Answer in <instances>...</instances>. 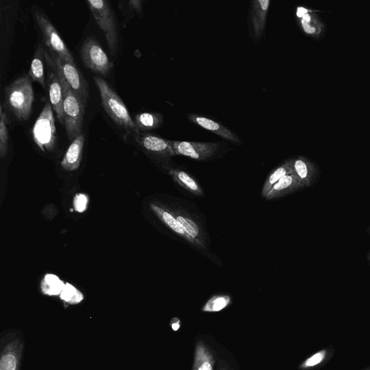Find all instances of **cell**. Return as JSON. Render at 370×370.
<instances>
[{
	"mask_svg": "<svg viewBox=\"0 0 370 370\" xmlns=\"http://www.w3.org/2000/svg\"><path fill=\"white\" fill-rule=\"evenodd\" d=\"M229 295H215L211 297L203 306L202 311L205 312H218L227 308L231 304Z\"/></svg>",
	"mask_w": 370,
	"mask_h": 370,
	"instance_id": "cell-26",
	"label": "cell"
},
{
	"mask_svg": "<svg viewBox=\"0 0 370 370\" xmlns=\"http://www.w3.org/2000/svg\"><path fill=\"white\" fill-rule=\"evenodd\" d=\"M45 49L41 43L36 46L34 56L31 64L29 76L32 81L38 83L43 88L46 87L44 73Z\"/></svg>",
	"mask_w": 370,
	"mask_h": 370,
	"instance_id": "cell-19",
	"label": "cell"
},
{
	"mask_svg": "<svg viewBox=\"0 0 370 370\" xmlns=\"http://www.w3.org/2000/svg\"><path fill=\"white\" fill-rule=\"evenodd\" d=\"M327 356V351L322 350L321 351L317 352L312 356L307 359L300 366L301 369H306L309 368H312L316 366H318L323 363Z\"/></svg>",
	"mask_w": 370,
	"mask_h": 370,
	"instance_id": "cell-29",
	"label": "cell"
},
{
	"mask_svg": "<svg viewBox=\"0 0 370 370\" xmlns=\"http://www.w3.org/2000/svg\"><path fill=\"white\" fill-rule=\"evenodd\" d=\"M215 359L202 342H198L195 353L192 370H214Z\"/></svg>",
	"mask_w": 370,
	"mask_h": 370,
	"instance_id": "cell-22",
	"label": "cell"
},
{
	"mask_svg": "<svg viewBox=\"0 0 370 370\" xmlns=\"http://www.w3.org/2000/svg\"><path fill=\"white\" fill-rule=\"evenodd\" d=\"M302 25L306 33L310 34L314 33L315 29L314 28L311 27L308 23H306L304 21H302Z\"/></svg>",
	"mask_w": 370,
	"mask_h": 370,
	"instance_id": "cell-33",
	"label": "cell"
},
{
	"mask_svg": "<svg viewBox=\"0 0 370 370\" xmlns=\"http://www.w3.org/2000/svg\"><path fill=\"white\" fill-rule=\"evenodd\" d=\"M34 98L32 80L29 75L21 76L5 88V108L19 122L29 119Z\"/></svg>",
	"mask_w": 370,
	"mask_h": 370,
	"instance_id": "cell-1",
	"label": "cell"
},
{
	"mask_svg": "<svg viewBox=\"0 0 370 370\" xmlns=\"http://www.w3.org/2000/svg\"><path fill=\"white\" fill-rule=\"evenodd\" d=\"M34 16L48 51L67 62L76 63L71 51L48 16L38 11L34 12Z\"/></svg>",
	"mask_w": 370,
	"mask_h": 370,
	"instance_id": "cell-7",
	"label": "cell"
},
{
	"mask_svg": "<svg viewBox=\"0 0 370 370\" xmlns=\"http://www.w3.org/2000/svg\"><path fill=\"white\" fill-rule=\"evenodd\" d=\"M165 168L169 175L180 187L195 195L202 196L204 195L199 183L190 174L180 168L172 167L170 165Z\"/></svg>",
	"mask_w": 370,
	"mask_h": 370,
	"instance_id": "cell-17",
	"label": "cell"
},
{
	"mask_svg": "<svg viewBox=\"0 0 370 370\" xmlns=\"http://www.w3.org/2000/svg\"><path fill=\"white\" fill-rule=\"evenodd\" d=\"M86 4L97 25L104 34L112 54L116 56L120 35L116 16L111 4L105 0H88Z\"/></svg>",
	"mask_w": 370,
	"mask_h": 370,
	"instance_id": "cell-4",
	"label": "cell"
},
{
	"mask_svg": "<svg viewBox=\"0 0 370 370\" xmlns=\"http://www.w3.org/2000/svg\"><path fill=\"white\" fill-rule=\"evenodd\" d=\"M45 63L47 71L46 84L48 86L49 101L53 110L56 112L59 122L64 125L63 90L57 67L53 62L49 52H44Z\"/></svg>",
	"mask_w": 370,
	"mask_h": 370,
	"instance_id": "cell-8",
	"label": "cell"
},
{
	"mask_svg": "<svg viewBox=\"0 0 370 370\" xmlns=\"http://www.w3.org/2000/svg\"><path fill=\"white\" fill-rule=\"evenodd\" d=\"M49 54L53 62L55 63L73 92L87 106L89 97L88 86L83 74L77 68L76 63L67 62L61 59L55 53L49 51Z\"/></svg>",
	"mask_w": 370,
	"mask_h": 370,
	"instance_id": "cell-9",
	"label": "cell"
},
{
	"mask_svg": "<svg viewBox=\"0 0 370 370\" xmlns=\"http://www.w3.org/2000/svg\"><path fill=\"white\" fill-rule=\"evenodd\" d=\"M150 207L157 217L160 219L168 228L194 245L191 238L187 235L183 227L180 225L173 211H170L167 208L158 205L155 203H150Z\"/></svg>",
	"mask_w": 370,
	"mask_h": 370,
	"instance_id": "cell-18",
	"label": "cell"
},
{
	"mask_svg": "<svg viewBox=\"0 0 370 370\" xmlns=\"http://www.w3.org/2000/svg\"><path fill=\"white\" fill-rule=\"evenodd\" d=\"M88 196L84 193H78L73 199V207L76 212L84 213L88 209Z\"/></svg>",
	"mask_w": 370,
	"mask_h": 370,
	"instance_id": "cell-30",
	"label": "cell"
},
{
	"mask_svg": "<svg viewBox=\"0 0 370 370\" xmlns=\"http://www.w3.org/2000/svg\"><path fill=\"white\" fill-rule=\"evenodd\" d=\"M170 326L174 332H178L181 327V322L178 318H174L171 322Z\"/></svg>",
	"mask_w": 370,
	"mask_h": 370,
	"instance_id": "cell-32",
	"label": "cell"
},
{
	"mask_svg": "<svg viewBox=\"0 0 370 370\" xmlns=\"http://www.w3.org/2000/svg\"><path fill=\"white\" fill-rule=\"evenodd\" d=\"M140 132L160 128L164 123V116L156 113H142L138 114L134 120Z\"/></svg>",
	"mask_w": 370,
	"mask_h": 370,
	"instance_id": "cell-21",
	"label": "cell"
},
{
	"mask_svg": "<svg viewBox=\"0 0 370 370\" xmlns=\"http://www.w3.org/2000/svg\"><path fill=\"white\" fill-rule=\"evenodd\" d=\"M60 297L65 303L72 305L80 304L84 299L83 293L70 283L66 284Z\"/></svg>",
	"mask_w": 370,
	"mask_h": 370,
	"instance_id": "cell-27",
	"label": "cell"
},
{
	"mask_svg": "<svg viewBox=\"0 0 370 370\" xmlns=\"http://www.w3.org/2000/svg\"><path fill=\"white\" fill-rule=\"evenodd\" d=\"M301 184L294 174L282 178L271 190L267 200H274L285 196L294 190L297 189Z\"/></svg>",
	"mask_w": 370,
	"mask_h": 370,
	"instance_id": "cell-20",
	"label": "cell"
},
{
	"mask_svg": "<svg viewBox=\"0 0 370 370\" xmlns=\"http://www.w3.org/2000/svg\"><path fill=\"white\" fill-rule=\"evenodd\" d=\"M292 163L293 174L295 175L300 184L305 181L309 175L308 167L302 160H297Z\"/></svg>",
	"mask_w": 370,
	"mask_h": 370,
	"instance_id": "cell-28",
	"label": "cell"
},
{
	"mask_svg": "<svg viewBox=\"0 0 370 370\" xmlns=\"http://www.w3.org/2000/svg\"><path fill=\"white\" fill-rule=\"evenodd\" d=\"M270 0H255L251 3L250 30L255 42H259L265 31Z\"/></svg>",
	"mask_w": 370,
	"mask_h": 370,
	"instance_id": "cell-13",
	"label": "cell"
},
{
	"mask_svg": "<svg viewBox=\"0 0 370 370\" xmlns=\"http://www.w3.org/2000/svg\"><path fill=\"white\" fill-rule=\"evenodd\" d=\"M175 155L186 156L197 161H207L218 152L220 143L171 141Z\"/></svg>",
	"mask_w": 370,
	"mask_h": 370,
	"instance_id": "cell-10",
	"label": "cell"
},
{
	"mask_svg": "<svg viewBox=\"0 0 370 370\" xmlns=\"http://www.w3.org/2000/svg\"><path fill=\"white\" fill-rule=\"evenodd\" d=\"M293 174L292 163L287 162L274 170L267 178L262 190V196L267 197L272 187L284 177Z\"/></svg>",
	"mask_w": 370,
	"mask_h": 370,
	"instance_id": "cell-24",
	"label": "cell"
},
{
	"mask_svg": "<svg viewBox=\"0 0 370 370\" xmlns=\"http://www.w3.org/2000/svg\"><path fill=\"white\" fill-rule=\"evenodd\" d=\"M308 11L302 7L297 9V15L299 18H302L305 14H307Z\"/></svg>",
	"mask_w": 370,
	"mask_h": 370,
	"instance_id": "cell-34",
	"label": "cell"
},
{
	"mask_svg": "<svg viewBox=\"0 0 370 370\" xmlns=\"http://www.w3.org/2000/svg\"><path fill=\"white\" fill-rule=\"evenodd\" d=\"M51 103H46L32 128L34 141L43 152L52 151L56 143V127Z\"/></svg>",
	"mask_w": 370,
	"mask_h": 370,
	"instance_id": "cell-5",
	"label": "cell"
},
{
	"mask_svg": "<svg viewBox=\"0 0 370 370\" xmlns=\"http://www.w3.org/2000/svg\"><path fill=\"white\" fill-rule=\"evenodd\" d=\"M24 341L17 336H7L2 340L0 370H19Z\"/></svg>",
	"mask_w": 370,
	"mask_h": 370,
	"instance_id": "cell-12",
	"label": "cell"
},
{
	"mask_svg": "<svg viewBox=\"0 0 370 370\" xmlns=\"http://www.w3.org/2000/svg\"><path fill=\"white\" fill-rule=\"evenodd\" d=\"M81 58L85 67L90 71L108 76L113 63L99 42L93 37L87 38L81 48Z\"/></svg>",
	"mask_w": 370,
	"mask_h": 370,
	"instance_id": "cell-6",
	"label": "cell"
},
{
	"mask_svg": "<svg viewBox=\"0 0 370 370\" xmlns=\"http://www.w3.org/2000/svg\"><path fill=\"white\" fill-rule=\"evenodd\" d=\"M94 81L100 93L103 108L109 117L135 138L140 135L125 103L118 93L103 78L95 77Z\"/></svg>",
	"mask_w": 370,
	"mask_h": 370,
	"instance_id": "cell-2",
	"label": "cell"
},
{
	"mask_svg": "<svg viewBox=\"0 0 370 370\" xmlns=\"http://www.w3.org/2000/svg\"><path fill=\"white\" fill-rule=\"evenodd\" d=\"M135 139L148 153L165 163V167L170 165L171 158L175 155L172 140L150 133H140Z\"/></svg>",
	"mask_w": 370,
	"mask_h": 370,
	"instance_id": "cell-11",
	"label": "cell"
},
{
	"mask_svg": "<svg viewBox=\"0 0 370 370\" xmlns=\"http://www.w3.org/2000/svg\"><path fill=\"white\" fill-rule=\"evenodd\" d=\"M85 137L83 133L78 135L70 145L62 161V168L68 172L77 170L81 163Z\"/></svg>",
	"mask_w": 370,
	"mask_h": 370,
	"instance_id": "cell-16",
	"label": "cell"
},
{
	"mask_svg": "<svg viewBox=\"0 0 370 370\" xmlns=\"http://www.w3.org/2000/svg\"><path fill=\"white\" fill-rule=\"evenodd\" d=\"M66 284L56 274H46L41 282V291L44 295L56 297L61 295Z\"/></svg>",
	"mask_w": 370,
	"mask_h": 370,
	"instance_id": "cell-23",
	"label": "cell"
},
{
	"mask_svg": "<svg viewBox=\"0 0 370 370\" xmlns=\"http://www.w3.org/2000/svg\"><path fill=\"white\" fill-rule=\"evenodd\" d=\"M58 71L63 90L64 125L69 140L73 141L82 133L86 106L73 92L58 69Z\"/></svg>",
	"mask_w": 370,
	"mask_h": 370,
	"instance_id": "cell-3",
	"label": "cell"
},
{
	"mask_svg": "<svg viewBox=\"0 0 370 370\" xmlns=\"http://www.w3.org/2000/svg\"><path fill=\"white\" fill-rule=\"evenodd\" d=\"M9 135L8 130V117L4 112V105H0V155L4 158L9 151Z\"/></svg>",
	"mask_w": 370,
	"mask_h": 370,
	"instance_id": "cell-25",
	"label": "cell"
},
{
	"mask_svg": "<svg viewBox=\"0 0 370 370\" xmlns=\"http://www.w3.org/2000/svg\"><path fill=\"white\" fill-rule=\"evenodd\" d=\"M187 118L192 123L199 127L216 134L235 145H240L242 144V140L234 132L218 122L197 115H189Z\"/></svg>",
	"mask_w": 370,
	"mask_h": 370,
	"instance_id": "cell-14",
	"label": "cell"
},
{
	"mask_svg": "<svg viewBox=\"0 0 370 370\" xmlns=\"http://www.w3.org/2000/svg\"><path fill=\"white\" fill-rule=\"evenodd\" d=\"M128 4L133 11H135L138 14L142 13L143 2L140 1V0H133V1H130Z\"/></svg>",
	"mask_w": 370,
	"mask_h": 370,
	"instance_id": "cell-31",
	"label": "cell"
},
{
	"mask_svg": "<svg viewBox=\"0 0 370 370\" xmlns=\"http://www.w3.org/2000/svg\"><path fill=\"white\" fill-rule=\"evenodd\" d=\"M302 19V21H304V22L308 23V24L311 21V18H310L309 15H308V14H305Z\"/></svg>",
	"mask_w": 370,
	"mask_h": 370,
	"instance_id": "cell-35",
	"label": "cell"
},
{
	"mask_svg": "<svg viewBox=\"0 0 370 370\" xmlns=\"http://www.w3.org/2000/svg\"><path fill=\"white\" fill-rule=\"evenodd\" d=\"M173 212L180 225L192 240L194 245L205 249L204 235L198 224L184 211L176 210Z\"/></svg>",
	"mask_w": 370,
	"mask_h": 370,
	"instance_id": "cell-15",
	"label": "cell"
}]
</instances>
